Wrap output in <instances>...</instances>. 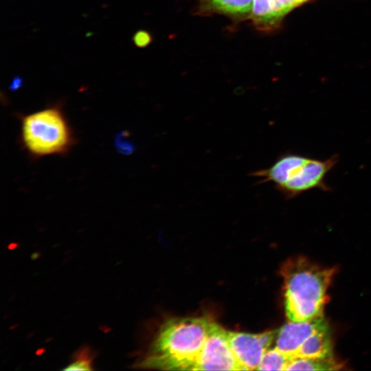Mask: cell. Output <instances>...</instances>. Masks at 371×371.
Masks as SVG:
<instances>
[{
	"label": "cell",
	"instance_id": "6da1fadb",
	"mask_svg": "<svg viewBox=\"0 0 371 371\" xmlns=\"http://www.w3.org/2000/svg\"><path fill=\"white\" fill-rule=\"evenodd\" d=\"M211 320L205 317H178L160 327L137 367L165 370H196L208 337Z\"/></svg>",
	"mask_w": 371,
	"mask_h": 371
},
{
	"label": "cell",
	"instance_id": "7a4b0ae2",
	"mask_svg": "<svg viewBox=\"0 0 371 371\" xmlns=\"http://www.w3.org/2000/svg\"><path fill=\"white\" fill-rule=\"evenodd\" d=\"M335 268L320 267L305 257L286 260L281 268L284 282L285 311L289 321L323 317L327 289Z\"/></svg>",
	"mask_w": 371,
	"mask_h": 371
},
{
	"label": "cell",
	"instance_id": "3957f363",
	"mask_svg": "<svg viewBox=\"0 0 371 371\" xmlns=\"http://www.w3.org/2000/svg\"><path fill=\"white\" fill-rule=\"evenodd\" d=\"M19 141L33 159L65 155L77 144V138L60 104H54L18 115Z\"/></svg>",
	"mask_w": 371,
	"mask_h": 371
},
{
	"label": "cell",
	"instance_id": "277c9868",
	"mask_svg": "<svg viewBox=\"0 0 371 371\" xmlns=\"http://www.w3.org/2000/svg\"><path fill=\"white\" fill-rule=\"evenodd\" d=\"M334 155L318 159L297 154H284L270 167L258 170L253 175L262 182H271L287 199L297 197L309 190H330L326 178L338 163Z\"/></svg>",
	"mask_w": 371,
	"mask_h": 371
},
{
	"label": "cell",
	"instance_id": "5b68a950",
	"mask_svg": "<svg viewBox=\"0 0 371 371\" xmlns=\"http://www.w3.org/2000/svg\"><path fill=\"white\" fill-rule=\"evenodd\" d=\"M196 370H243L228 341L227 330L212 322Z\"/></svg>",
	"mask_w": 371,
	"mask_h": 371
},
{
	"label": "cell",
	"instance_id": "8992f818",
	"mask_svg": "<svg viewBox=\"0 0 371 371\" xmlns=\"http://www.w3.org/2000/svg\"><path fill=\"white\" fill-rule=\"evenodd\" d=\"M276 334L277 330L259 334L227 331L229 346L243 370H257Z\"/></svg>",
	"mask_w": 371,
	"mask_h": 371
},
{
	"label": "cell",
	"instance_id": "52a82bcc",
	"mask_svg": "<svg viewBox=\"0 0 371 371\" xmlns=\"http://www.w3.org/2000/svg\"><path fill=\"white\" fill-rule=\"evenodd\" d=\"M327 325L324 316L303 322L289 321L277 330L275 347L294 357L309 337Z\"/></svg>",
	"mask_w": 371,
	"mask_h": 371
},
{
	"label": "cell",
	"instance_id": "ba28073f",
	"mask_svg": "<svg viewBox=\"0 0 371 371\" xmlns=\"http://www.w3.org/2000/svg\"><path fill=\"white\" fill-rule=\"evenodd\" d=\"M331 356L332 342L327 325L309 337L300 346L295 357L324 358Z\"/></svg>",
	"mask_w": 371,
	"mask_h": 371
},
{
	"label": "cell",
	"instance_id": "9c48e42d",
	"mask_svg": "<svg viewBox=\"0 0 371 371\" xmlns=\"http://www.w3.org/2000/svg\"><path fill=\"white\" fill-rule=\"evenodd\" d=\"M284 15L278 0H254L251 18L259 28L274 25Z\"/></svg>",
	"mask_w": 371,
	"mask_h": 371
},
{
	"label": "cell",
	"instance_id": "30bf717a",
	"mask_svg": "<svg viewBox=\"0 0 371 371\" xmlns=\"http://www.w3.org/2000/svg\"><path fill=\"white\" fill-rule=\"evenodd\" d=\"M342 366L333 356L324 358L294 357L286 370H340Z\"/></svg>",
	"mask_w": 371,
	"mask_h": 371
},
{
	"label": "cell",
	"instance_id": "8fae6325",
	"mask_svg": "<svg viewBox=\"0 0 371 371\" xmlns=\"http://www.w3.org/2000/svg\"><path fill=\"white\" fill-rule=\"evenodd\" d=\"M292 358L276 347L269 348L263 355L257 370H286Z\"/></svg>",
	"mask_w": 371,
	"mask_h": 371
},
{
	"label": "cell",
	"instance_id": "7c38bea8",
	"mask_svg": "<svg viewBox=\"0 0 371 371\" xmlns=\"http://www.w3.org/2000/svg\"><path fill=\"white\" fill-rule=\"evenodd\" d=\"M214 7L225 13L244 14L251 10L252 0H210Z\"/></svg>",
	"mask_w": 371,
	"mask_h": 371
},
{
	"label": "cell",
	"instance_id": "4fadbf2b",
	"mask_svg": "<svg viewBox=\"0 0 371 371\" xmlns=\"http://www.w3.org/2000/svg\"><path fill=\"white\" fill-rule=\"evenodd\" d=\"M93 354L89 348L78 350L74 355L72 361L64 370H91Z\"/></svg>",
	"mask_w": 371,
	"mask_h": 371
},
{
	"label": "cell",
	"instance_id": "5bb4252c",
	"mask_svg": "<svg viewBox=\"0 0 371 371\" xmlns=\"http://www.w3.org/2000/svg\"><path fill=\"white\" fill-rule=\"evenodd\" d=\"M151 41L150 36L145 31L137 32L134 37L133 41L137 47H145L148 45Z\"/></svg>",
	"mask_w": 371,
	"mask_h": 371
},
{
	"label": "cell",
	"instance_id": "9a60e30c",
	"mask_svg": "<svg viewBox=\"0 0 371 371\" xmlns=\"http://www.w3.org/2000/svg\"><path fill=\"white\" fill-rule=\"evenodd\" d=\"M308 0H278V3L284 14L295 7Z\"/></svg>",
	"mask_w": 371,
	"mask_h": 371
},
{
	"label": "cell",
	"instance_id": "2e32d148",
	"mask_svg": "<svg viewBox=\"0 0 371 371\" xmlns=\"http://www.w3.org/2000/svg\"><path fill=\"white\" fill-rule=\"evenodd\" d=\"M21 85V79H14L13 83L12 84V89H17V87Z\"/></svg>",
	"mask_w": 371,
	"mask_h": 371
}]
</instances>
